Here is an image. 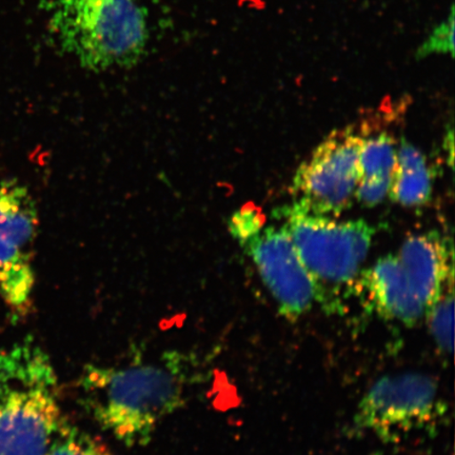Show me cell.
Returning <instances> with one entry per match:
<instances>
[{
	"label": "cell",
	"instance_id": "1",
	"mask_svg": "<svg viewBox=\"0 0 455 455\" xmlns=\"http://www.w3.org/2000/svg\"><path fill=\"white\" fill-rule=\"evenodd\" d=\"M190 371L189 361L178 352L126 367L88 366L81 382L84 403L116 440L144 446L158 425L184 405Z\"/></svg>",
	"mask_w": 455,
	"mask_h": 455
},
{
	"label": "cell",
	"instance_id": "2",
	"mask_svg": "<svg viewBox=\"0 0 455 455\" xmlns=\"http://www.w3.org/2000/svg\"><path fill=\"white\" fill-rule=\"evenodd\" d=\"M51 11L60 51L84 69L133 68L144 59L150 32L141 0H56Z\"/></svg>",
	"mask_w": 455,
	"mask_h": 455
},
{
	"label": "cell",
	"instance_id": "3",
	"mask_svg": "<svg viewBox=\"0 0 455 455\" xmlns=\"http://www.w3.org/2000/svg\"><path fill=\"white\" fill-rule=\"evenodd\" d=\"M64 423L49 356L26 341L0 351V455H45Z\"/></svg>",
	"mask_w": 455,
	"mask_h": 455
},
{
	"label": "cell",
	"instance_id": "4",
	"mask_svg": "<svg viewBox=\"0 0 455 455\" xmlns=\"http://www.w3.org/2000/svg\"><path fill=\"white\" fill-rule=\"evenodd\" d=\"M284 228L321 295L349 287L366 259L374 228L363 220L338 221L293 204L282 212Z\"/></svg>",
	"mask_w": 455,
	"mask_h": 455
},
{
	"label": "cell",
	"instance_id": "5",
	"mask_svg": "<svg viewBox=\"0 0 455 455\" xmlns=\"http://www.w3.org/2000/svg\"><path fill=\"white\" fill-rule=\"evenodd\" d=\"M365 138L354 127L334 131L295 173L293 195L305 212L337 218L349 208L358 184V155Z\"/></svg>",
	"mask_w": 455,
	"mask_h": 455
},
{
	"label": "cell",
	"instance_id": "6",
	"mask_svg": "<svg viewBox=\"0 0 455 455\" xmlns=\"http://www.w3.org/2000/svg\"><path fill=\"white\" fill-rule=\"evenodd\" d=\"M37 229L36 204L28 188L15 180L0 181V298L19 313L31 305Z\"/></svg>",
	"mask_w": 455,
	"mask_h": 455
},
{
	"label": "cell",
	"instance_id": "7",
	"mask_svg": "<svg viewBox=\"0 0 455 455\" xmlns=\"http://www.w3.org/2000/svg\"><path fill=\"white\" fill-rule=\"evenodd\" d=\"M437 384L428 375L403 373L380 379L363 398L356 422L383 439L423 428L439 417Z\"/></svg>",
	"mask_w": 455,
	"mask_h": 455
},
{
	"label": "cell",
	"instance_id": "8",
	"mask_svg": "<svg viewBox=\"0 0 455 455\" xmlns=\"http://www.w3.org/2000/svg\"><path fill=\"white\" fill-rule=\"evenodd\" d=\"M242 246L284 316L295 320L311 308L317 299L316 286L286 228H266Z\"/></svg>",
	"mask_w": 455,
	"mask_h": 455
},
{
	"label": "cell",
	"instance_id": "9",
	"mask_svg": "<svg viewBox=\"0 0 455 455\" xmlns=\"http://www.w3.org/2000/svg\"><path fill=\"white\" fill-rule=\"evenodd\" d=\"M397 258L426 311L453 286L452 243L439 232L408 237Z\"/></svg>",
	"mask_w": 455,
	"mask_h": 455
},
{
	"label": "cell",
	"instance_id": "10",
	"mask_svg": "<svg viewBox=\"0 0 455 455\" xmlns=\"http://www.w3.org/2000/svg\"><path fill=\"white\" fill-rule=\"evenodd\" d=\"M360 287L379 315L414 326L426 312L400 259L387 255L363 272Z\"/></svg>",
	"mask_w": 455,
	"mask_h": 455
},
{
	"label": "cell",
	"instance_id": "11",
	"mask_svg": "<svg viewBox=\"0 0 455 455\" xmlns=\"http://www.w3.org/2000/svg\"><path fill=\"white\" fill-rule=\"evenodd\" d=\"M431 191L432 173L426 157L417 147L403 139L389 191L392 199L406 207L422 206L429 201Z\"/></svg>",
	"mask_w": 455,
	"mask_h": 455
},
{
	"label": "cell",
	"instance_id": "12",
	"mask_svg": "<svg viewBox=\"0 0 455 455\" xmlns=\"http://www.w3.org/2000/svg\"><path fill=\"white\" fill-rule=\"evenodd\" d=\"M397 162V148L388 133L368 138L365 135L358 155V183L360 181H384L392 183Z\"/></svg>",
	"mask_w": 455,
	"mask_h": 455
},
{
	"label": "cell",
	"instance_id": "13",
	"mask_svg": "<svg viewBox=\"0 0 455 455\" xmlns=\"http://www.w3.org/2000/svg\"><path fill=\"white\" fill-rule=\"evenodd\" d=\"M45 455H112L100 439L65 422Z\"/></svg>",
	"mask_w": 455,
	"mask_h": 455
},
{
	"label": "cell",
	"instance_id": "14",
	"mask_svg": "<svg viewBox=\"0 0 455 455\" xmlns=\"http://www.w3.org/2000/svg\"><path fill=\"white\" fill-rule=\"evenodd\" d=\"M426 312H428L431 334L437 346L442 351L451 355L454 317L453 286L447 288Z\"/></svg>",
	"mask_w": 455,
	"mask_h": 455
},
{
	"label": "cell",
	"instance_id": "15",
	"mask_svg": "<svg viewBox=\"0 0 455 455\" xmlns=\"http://www.w3.org/2000/svg\"><path fill=\"white\" fill-rule=\"evenodd\" d=\"M264 215L254 204H246L238 210L229 221L231 235L241 244L259 235L264 227Z\"/></svg>",
	"mask_w": 455,
	"mask_h": 455
},
{
	"label": "cell",
	"instance_id": "16",
	"mask_svg": "<svg viewBox=\"0 0 455 455\" xmlns=\"http://www.w3.org/2000/svg\"><path fill=\"white\" fill-rule=\"evenodd\" d=\"M432 53H454V9L451 8L448 20L435 28L428 39L420 45L417 56L419 59Z\"/></svg>",
	"mask_w": 455,
	"mask_h": 455
}]
</instances>
